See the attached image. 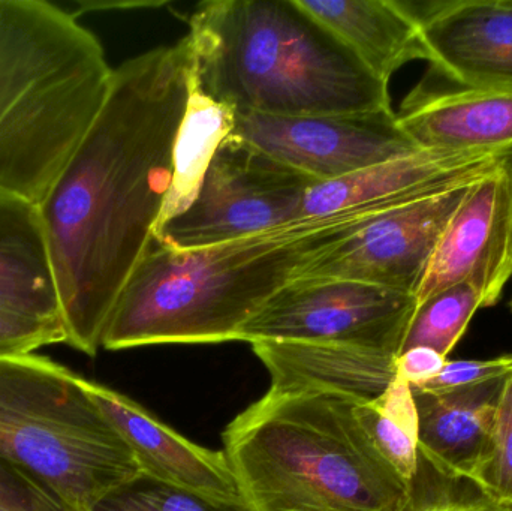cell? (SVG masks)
Masks as SVG:
<instances>
[{"label": "cell", "instance_id": "1", "mask_svg": "<svg viewBox=\"0 0 512 511\" xmlns=\"http://www.w3.org/2000/svg\"><path fill=\"white\" fill-rule=\"evenodd\" d=\"M188 38L113 69L95 122L39 204L65 344L93 357L152 245L191 78Z\"/></svg>", "mask_w": 512, "mask_h": 511}, {"label": "cell", "instance_id": "2", "mask_svg": "<svg viewBox=\"0 0 512 511\" xmlns=\"http://www.w3.org/2000/svg\"><path fill=\"white\" fill-rule=\"evenodd\" d=\"M391 207L304 218L206 248L174 249L153 237L108 318L101 348L237 341L304 267Z\"/></svg>", "mask_w": 512, "mask_h": 511}, {"label": "cell", "instance_id": "3", "mask_svg": "<svg viewBox=\"0 0 512 511\" xmlns=\"http://www.w3.org/2000/svg\"><path fill=\"white\" fill-rule=\"evenodd\" d=\"M191 80L237 114L390 110L376 77L298 0H210L189 18Z\"/></svg>", "mask_w": 512, "mask_h": 511}, {"label": "cell", "instance_id": "4", "mask_svg": "<svg viewBox=\"0 0 512 511\" xmlns=\"http://www.w3.org/2000/svg\"><path fill=\"white\" fill-rule=\"evenodd\" d=\"M104 47L44 0H0V195L38 207L110 90Z\"/></svg>", "mask_w": 512, "mask_h": 511}, {"label": "cell", "instance_id": "5", "mask_svg": "<svg viewBox=\"0 0 512 511\" xmlns=\"http://www.w3.org/2000/svg\"><path fill=\"white\" fill-rule=\"evenodd\" d=\"M330 393L268 389L225 428L224 453L252 511H403L411 485Z\"/></svg>", "mask_w": 512, "mask_h": 511}, {"label": "cell", "instance_id": "6", "mask_svg": "<svg viewBox=\"0 0 512 511\" xmlns=\"http://www.w3.org/2000/svg\"><path fill=\"white\" fill-rule=\"evenodd\" d=\"M0 459L41 480L71 511H92L141 473L80 375L35 353L0 356Z\"/></svg>", "mask_w": 512, "mask_h": 511}, {"label": "cell", "instance_id": "7", "mask_svg": "<svg viewBox=\"0 0 512 511\" xmlns=\"http://www.w3.org/2000/svg\"><path fill=\"white\" fill-rule=\"evenodd\" d=\"M318 180L228 137L207 171L200 194L153 237L174 249H197L242 239L298 221Z\"/></svg>", "mask_w": 512, "mask_h": 511}, {"label": "cell", "instance_id": "8", "mask_svg": "<svg viewBox=\"0 0 512 511\" xmlns=\"http://www.w3.org/2000/svg\"><path fill=\"white\" fill-rule=\"evenodd\" d=\"M417 300L363 282L294 278L240 330V342H312L399 356Z\"/></svg>", "mask_w": 512, "mask_h": 511}, {"label": "cell", "instance_id": "9", "mask_svg": "<svg viewBox=\"0 0 512 511\" xmlns=\"http://www.w3.org/2000/svg\"><path fill=\"white\" fill-rule=\"evenodd\" d=\"M230 137L318 182L420 150L400 128L393 108L304 117L236 113Z\"/></svg>", "mask_w": 512, "mask_h": 511}, {"label": "cell", "instance_id": "10", "mask_svg": "<svg viewBox=\"0 0 512 511\" xmlns=\"http://www.w3.org/2000/svg\"><path fill=\"white\" fill-rule=\"evenodd\" d=\"M480 177L379 213L297 278L346 279L415 296L451 216Z\"/></svg>", "mask_w": 512, "mask_h": 511}, {"label": "cell", "instance_id": "11", "mask_svg": "<svg viewBox=\"0 0 512 511\" xmlns=\"http://www.w3.org/2000/svg\"><path fill=\"white\" fill-rule=\"evenodd\" d=\"M512 278V182L501 162L477 180L451 216L420 287L417 306L471 282L483 308L495 306Z\"/></svg>", "mask_w": 512, "mask_h": 511}, {"label": "cell", "instance_id": "12", "mask_svg": "<svg viewBox=\"0 0 512 511\" xmlns=\"http://www.w3.org/2000/svg\"><path fill=\"white\" fill-rule=\"evenodd\" d=\"M406 3L429 69L460 86L512 92V0Z\"/></svg>", "mask_w": 512, "mask_h": 511}, {"label": "cell", "instance_id": "13", "mask_svg": "<svg viewBox=\"0 0 512 511\" xmlns=\"http://www.w3.org/2000/svg\"><path fill=\"white\" fill-rule=\"evenodd\" d=\"M396 114L420 150L512 153V92L460 86L429 69Z\"/></svg>", "mask_w": 512, "mask_h": 511}, {"label": "cell", "instance_id": "14", "mask_svg": "<svg viewBox=\"0 0 512 511\" xmlns=\"http://www.w3.org/2000/svg\"><path fill=\"white\" fill-rule=\"evenodd\" d=\"M81 386L122 435L141 471L209 497L243 500L224 452L192 443L117 390L83 377Z\"/></svg>", "mask_w": 512, "mask_h": 511}, {"label": "cell", "instance_id": "15", "mask_svg": "<svg viewBox=\"0 0 512 511\" xmlns=\"http://www.w3.org/2000/svg\"><path fill=\"white\" fill-rule=\"evenodd\" d=\"M255 356L280 392L330 393L369 404L397 377V357L382 351L312 342H256Z\"/></svg>", "mask_w": 512, "mask_h": 511}, {"label": "cell", "instance_id": "16", "mask_svg": "<svg viewBox=\"0 0 512 511\" xmlns=\"http://www.w3.org/2000/svg\"><path fill=\"white\" fill-rule=\"evenodd\" d=\"M505 380L442 393L411 387L420 422V458L436 473L474 485Z\"/></svg>", "mask_w": 512, "mask_h": 511}, {"label": "cell", "instance_id": "17", "mask_svg": "<svg viewBox=\"0 0 512 511\" xmlns=\"http://www.w3.org/2000/svg\"><path fill=\"white\" fill-rule=\"evenodd\" d=\"M385 83L406 63L426 60L417 18L399 0H298Z\"/></svg>", "mask_w": 512, "mask_h": 511}, {"label": "cell", "instance_id": "18", "mask_svg": "<svg viewBox=\"0 0 512 511\" xmlns=\"http://www.w3.org/2000/svg\"><path fill=\"white\" fill-rule=\"evenodd\" d=\"M0 305L62 324L38 209L0 195Z\"/></svg>", "mask_w": 512, "mask_h": 511}, {"label": "cell", "instance_id": "19", "mask_svg": "<svg viewBox=\"0 0 512 511\" xmlns=\"http://www.w3.org/2000/svg\"><path fill=\"white\" fill-rule=\"evenodd\" d=\"M236 125V111L207 96L189 78V98L173 149V177L155 233L200 194L210 164ZM153 233V234H155Z\"/></svg>", "mask_w": 512, "mask_h": 511}, {"label": "cell", "instance_id": "20", "mask_svg": "<svg viewBox=\"0 0 512 511\" xmlns=\"http://www.w3.org/2000/svg\"><path fill=\"white\" fill-rule=\"evenodd\" d=\"M358 413L376 449L411 485L420 464V422L408 381L397 374L379 398L358 405Z\"/></svg>", "mask_w": 512, "mask_h": 511}, {"label": "cell", "instance_id": "21", "mask_svg": "<svg viewBox=\"0 0 512 511\" xmlns=\"http://www.w3.org/2000/svg\"><path fill=\"white\" fill-rule=\"evenodd\" d=\"M481 308L483 300L471 282L435 294L417 306L400 354L409 348L427 347L447 357Z\"/></svg>", "mask_w": 512, "mask_h": 511}, {"label": "cell", "instance_id": "22", "mask_svg": "<svg viewBox=\"0 0 512 511\" xmlns=\"http://www.w3.org/2000/svg\"><path fill=\"white\" fill-rule=\"evenodd\" d=\"M92 511H252L245 501L209 497L141 471L102 498Z\"/></svg>", "mask_w": 512, "mask_h": 511}, {"label": "cell", "instance_id": "23", "mask_svg": "<svg viewBox=\"0 0 512 511\" xmlns=\"http://www.w3.org/2000/svg\"><path fill=\"white\" fill-rule=\"evenodd\" d=\"M474 485L496 503L512 507V375L502 387L486 455Z\"/></svg>", "mask_w": 512, "mask_h": 511}, {"label": "cell", "instance_id": "24", "mask_svg": "<svg viewBox=\"0 0 512 511\" xmlns=\"http://www.w3.org/2000/svg\"><path fill=\"white\" fill-rule=\"evenodd\" d=\"M457 480L436 473L420 458L403 511H512L487 497L477 486H457Z\"/></svg>", "mask_w": 512, "mask_h": 511}, {"label": "cell", "instance_id": "25", "mask_svg": "<svg viewBox=\"0 0 512 511\" xmlns=\"http://www.w3.org/2000/svg\"><path fill=\"white\" fill-rule=\"evenodd\" d=\"M0 511H71L45 483L0 459Z\"/></svg>", "mask_w": 512, "mask_h": 511}, {"label": "cell", "instance_id": "26", "mask_svg": "<svg viewBox=\"0 0 512 511\" xmlns=\"http://www.w3.org/2000/svg\"><path fill=\"white\" fill-rule=\"evenodd\" d=\"M65 341L60 324L35 320L0 305V356L36 353L39 348Z\"/></svg>", "mask_w": 512, "mask_h": 511}, {"label": "cell", "instance_id": "27", "mask_svg": "<svg viewBox=\"0 0 512 511\" xmlns=\"http://www.w3.org/2000/svg\"><path fill=\"white\" fill-rule=\"evenodd\" d=\"M512 375V354L489 360H454L445 363L441 374L421 387L424 392L442 393L450 390L481 386L495 380H505Z\"/></svg>", "mask_w": 512, "mask_h": 511}, {"label": "cell", "instance_id": "28", "mask_svg": "<svg viewBox=\"0 0 512 511\" xmlns=\"http://www.w3.org/2000/svg\"><path fill=\"white\" fill-rule=\"evenodd\" d=\"M447 363V357L427 347H414L397 357V374L408 381L412 389L432 383Z\"/></svg>", "mask_w": 512, "mask_h": 511}, {"label": "cell", "instance_id": "29", "mask_svg": "<svg viewBox=\"0 0 512 511\" xmlns=\"http://www.w3.org/2000/svg\"><path fill=\"white\" fill-rule=\"evenodd\" d=\"M502 168H504L505 173L508 174L512 182V153L511 155L505 156L501 161Z\"/></svg>", "mask_w": 512, "mask_h": 511}, {"label": "cell", "instance_id": "30", "mask_svg": "<svg viewBox=\"0 0 512 511\" xmlns=\"http://www.w3.org/2000/svg\"><path fill=\"white\" fill-rule=\"evenodd\" d=\"M510 306H511V311H512V300H511Z\"/></svg>", "mask_w": 512, "mask_h": 511}, {"label": "cell", "instance_id": "31", "mask_svg": "<svg viewBox=\"0 0 512 511\" xmlns=\"http://www.w3.org/2000/svg\"><path fill=\"white\" fill-rule=\"evenodd\" d=\"M511 509H512V507H511Z\"/></svg>", "mask_w": 512, "mask_h": 511}]
</instances>
